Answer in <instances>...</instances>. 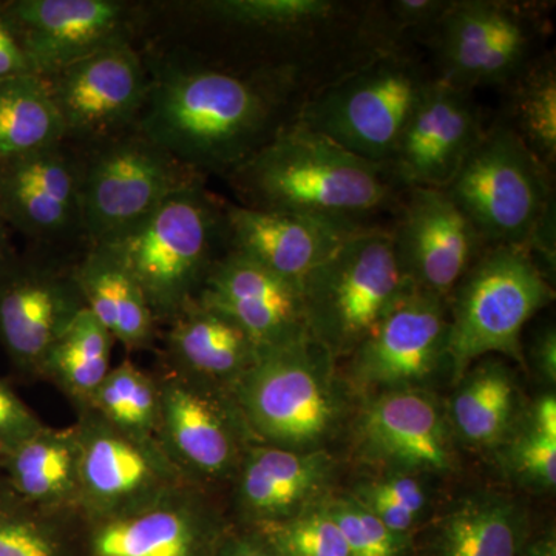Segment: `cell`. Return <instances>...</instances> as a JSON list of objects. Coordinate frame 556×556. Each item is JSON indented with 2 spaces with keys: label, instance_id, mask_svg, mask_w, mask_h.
Returning <instances> with one entry per match:
<instances>
[{
  "label": "cell",
  "instance_id": "17",
  "mask_svg": "<svg viewBox=\"0 0 556 556\" xmlns=\"http://www.w3.org/2000/svg\"><path fill=\"white\" fill-rule=\"evenodd\" d=\"M390 225L402 269L416 288L447 300L486 244L444 189L409 188Z\"/></svg>",
  "mask_w": 556,
  "mask_h": 556
},
{
  "label": "cell",
  "instance_id": "45",
  "mask_svg": "<svg viewBox=\"0 0 556 556\" xmlns=\"http://www.w3.org/2000/svg\"><path fill=\"white\" fill-rule=\"evenodd\" d=\"M214 556H280L249 529L232 526Z\"/></svg>",
  "mask_w": 556,
  "mask_h": 556
},
{
  "label": "cell",
  "instance_id": "24",
  "mask_svg": "<svg viewBox=\"0 0 556 556\" xmlns=\"http://www.w3.org/2000/svg\"><path fill=\"white\" fill-rule=\"evenodd\" d=\"M329 470L331 460L320 450L298 452L251 442L230 482L236 527L254 529L308 510Z\"/></svg>",
  "mask_w": 556,
  "mask_h": 556
},
{
  "label": "cell",
  "instance_id": "7",
  "mask_svg": "<svg viewBox=\"0 0 556 556\" xmlns=\"http://www.w3.org/2000/svg\"><path fill=\"white\" fill-rule=\"evenodd\" d=\"M413 288L390 225L357 230L303 281L311 338L329 354L354 353Z\"/></svg>",
  "mask_w": 556,
  "mask_h": 556
},
{
  "label": "cell",
  "instance_id": "12",
  "mask_svg": "<svg viewBox=\"0 0 556 556\" xmlns=\"http://www.w3.org/2000/svg\"><path fill=\"white\" fill-rule=\"evenodd\" d=\"M84 309L76 262L16 251L0 266V346L27 382L39 380L51 345Z\"/></svg>",
  "mask_w": 556,
  "mask_h": 556
},
{
  "label": "cell",
  "instance_id": "32",
  "mask_svg": "<svg viewBox=\"0 0 556 556\" xmlns=\"http://www.w3.org/2000/svg\"><path fill=\"white\" fill-rule=\"evenodd\" d=\"M65 141L46 79L24 75L0 80V166Z\"/></svg>",
  "mask_w": 556,
  "mask_h": 556
},
{
  "label": "cell",
  "instance_id": "38",
  "mask_svg": "<svg viewBox=\"0 0 556 556\" xmlns=\"http://www.w3.org/2000/svg\"><path fill=\"white\" fill-rule=\"evenodd\" d=\"M334 519L353 556H408L412 536L399 535L356 497H339L321 504Z\"/></svg>",
  "mask_w": 556,
  "mask_h": 556
},
{
  "label": "cell",
  "instance_id": "33",
  "mask_svg": "<svg viewBox=\"0 0 556 556\" xmlns=\"http://www.w3.org/2000/svg\"><path fill=\"white\" fill-rule=\"evenodd\" d=\"M83 521L33 506L0 475V556H84Z\"/></svg>",
  "mask_w": 556,
  "mask_h": 556
},
{
  "label": "cell",
  "instance_id": "42",
  "mask_svg": "<svg viewBox=\"0 0 556 556\" xmlns=\"http://www.w3.org/2000/svg\"><path fill=\"white\" fill-rule=\"evenodd\" d=\"M24 75L36 73L22 47L16 28L3 9V2H0V80Z\"/></svg>",
  "mask_w": 556,
  "mask_h": 556
},
{
  "label": "cell",
  "instance_id": "18",
  "mask_svg": "<svg viewBox=\"0 0 556 556\" xmlns=\"http://www.w3.org/2000/svg\"><path fill=\"white\" fill-rule=\"evenodd\" d=\"M485 127L473 91L437 78L399 138L387 169L402 189H445Z\"/></svg>",
  "mask_w": 556,
  "mask_h": 556
},
{
  "label": "cell",
  "instance_id": "11",
  "mask_svg": "<svg viewBox=\"0 0 556 556\" xmlns=\"http://www.w3.org/2000/svg\"><path fill=\"white\" fill-rule=\"evenodd\" d=\"M200 177L138 130L100 142L93 155L83 161V236L89 247L108 243Z\"/></svg>",
  "mask_w": 556,
  "mask_h": 556
},
{
  "label": "cell",
  "instance_id": "39",
  "mask_svg": "<svg viewBox=\"0 0 556 556\" xmlns=\"http://www.w3.org/2000/svg\"><path fill=\"white\" fill-rule=\"evenodd\" d=\"M353 496L388 529L405 536H412L427 506L426 489L408 473L361 485Z\"/></svg>",
  "mask_w": 556,
  "mask_h": 556
},
{
  "label": "cell",
  "instance_id": "47",
  "mask_svg": "<svg viewBox=\"0 0 556 556\" xmlns=\"http://www.w3.org/2000/svg\"><path fill=\"white\" fill-rule=\"evenodd\" d=\"M521 556H556L555 529H548L533 540H527Z\"/></svg>",
  "mask_w": 556,
  "mask_h": 556
},
{
  "label": "cell",
  "instance_id": "48",
  "mask_svg": "<svg viewBox=\"0 0 556 556\" xmlns=\"http://www.w3.org/2000/svg\"><path fill=\"white\" fill-rule=\"evenodd\" d=\"M10 232L9 225L0 217V266L16 252V249L11 244Z\"/></svg>",
  "mask_w": 556,
  "mask_h": 556
},
{
  "label": "cell",
  "instance_id": "6",
  "mask_svg": "<svg viewBox=\"0 0 556 556\" xmlns=\"http://www.w3.org/2000/svg\"><path fill=\"white\" fill-rule=\"evenodd\" d=\"M554 298L551 278L525 244L485 247L448 299L447 365L455 382L486 354L525 364L522 331Z\"/></svg>",
  "mask_w": 556,
  "mask_h": 556
},
{
  "label": "cell",
  "instance_id": "23",
  "mask_svg": "<svg viewBox=\"0 0 556 556\" xmlns=\"http://www.w3.org/2000/svg\"><path fill=\"white\" fill-rule=\"evenodd\" d=\"M223 228L226 251L254 260L302 288L343 241L369 226L225 203Z\"/></svg>",
  "mask_w": 556,
  "mask_h": 556
},
{
  "label": "cell",
  "instance_id": "5",
  "mask_svg": "<svg viewBox=\"0 0 556 556\" xmlns=\"http://www.w3.org/2000/svg\"><path fill=\"white\" fill-rule=\"evenodd\" d=\"M434 79L430 61L419 51H380L309 97L300 109L298 123L358 159L387 167Z\"/></svg>",
  "mask_w": 556,
  "mask_h": 556
},
{
  "label": "cell",
  "instance_id": "4",
  "mask_svg": "<svg viewBox=\"0 0 556 556\" xmlns=\"http://www.w3.org/2000/svg\"><path fill=\"white\" fill-rule=\"evenodd\" d=\"M225 203L192 179L152 214L102 243L137 280L159 325L199 299L208 269L225 251Z\"/></svg>",
  "mask_w": 556,
  "mask_h": 556
},
{
  "label": "cell",
  "instance_id": "16",
  "mask_svg": "<svg viewBox=\"0 0 556 556\" xmlns=\"http://www.w3.org/2000/svg\"><path fill=\"white\" fill-rule=\"evenodd\" d=\"M46 80L67 139L97 142L135 129L150 86L130 40L97 51Z\"/></svg>",
  "mask_w": 556,
  "mask_h": 556
},
{
  "label": "cell",
  "instance_id": "9",
  "mask_svg": "<svg viewBox=\"0 0 556 556\" xmlns=\"http://www.w3.org/2000/svg\"><path fill=\"white\" fill-rule=\"evenodd\" d=\"M329 356L313 338L258 351L230 393L252 441L311 452L328 437L338 420Z\"/></svg>",
  "mask_w": 556,
  "mask_h": 556
},
{
  "label": "cell",
  "instance_id": "3",
  "mask_svg": "<svg viewBox=\"0 0 556 556\" xmlns=\"http://www.w3.org/2000/svg\"><path fill=\"white\" fill-rule=\"evenodd\" d=\"M228 179L241 206L306 217L382 225L404 189L386 166L340 148L295 121L237 167Z\"/></svg>",
  "mask_w": 556,
  "mask_h": 556
},
{
  "label": "cell",
  "instance_id": "8",
  "mask_svg": "<svg viewBox=\"0 0 556 556\" xmlns=\"http://www.w3.org/2000/svg\"><path fill=\"white\" fill-rule=\"evenodd\" d=\"M548 3L453 0L428 42L434 76L457 89H506L543 56Z\"/></svg>",
  "mask_w": 556,
  "mask_h": 556
},
{
  "label": "cell",
  "instance_id": "10",
  "mask_svg": "<svg viewBox=\"0 0 556 556\" xmlns=\"http://www.w3.org/2000/svg\"><path fill=\"white\" fill-rule=\"evenodd\" d=\"M554 175L497 116L444 190L486 247H526L555 200Z\"/></svg>",
  "mask_w": 556,
  "mask_h": 556
},
{
  "label": "cell",
  "instance_id": "31",
  "mask_svg": "<svg viewBox=\"0 0 556 556\" xmlns=\"http://www.w3.org/2000/svg\"><path fill=\"white\" fill-rule=\"evenodd\" d=\"M115 340L89 309L78 317L51 345L39 369V380L58 388L70 405L80 412L112 369Z\"/></svg>",
  "mask_w": 556,
  "mask_h": 556
},
{
  "label": "cell",
  "instance_id": "22",
  "mask_svg": "<svg viewBox=\"0 0 556 556\" xmlns=\"http://www.w3.org/2000/svg\"><path fill=\"white\" fill-rule=\"evenodd\" d=\"M199 300L236 321L258 351L311 338L302 288L237 252L215 260Z\"/></svg>",
  "mask_w": 556,
  "mask_h": 556
},
{
  "label": "cell",
  "instance_id": "30",
  "mask_svg": "<svg viewBox=\"0 0 556 556\" xmlns=\"http://www.w3.org/2000/svg\"><path fill=\"white\" fill-rule=\"evenodd\" d=\"M457 383L450 416L460 439L481 448L506 442L514 427L518 396L510 369L490 358L468 369Z\"/></svg>",
  "mask_w": 556,
  "mask_h": 556
},
{
  "label": "cell",
  "instance_id": "36",
  "mask_svg": "<svg viewBox=\"0 0 556 556\" xmlns=\"http://www.w3.org/2000/svg\"><path fill=\"white\" fill-rule=\"evenodd\" d=\"M249 530L280 556H353L334 519L321 504L285 521Z\"/></svg>",
  "mask_w": 556,
  "mask_h": 556
},
{
  "label": "cell",
  "instance_id": "19",
  "mask_svg": "<svg viewBox=\"0 0 556 556\" xmlns=\"http://www.w3.org/2000/svg\"><path fill=\"white\" fill-rule=\"evenodd\" d=\"M448 302L413 288L354 350V378L383 391L415 390L447 364Z\"/></svg>",
  "mask_w": 556,
  "mask_h": 556
},
{
  "label": "cell",
  "instance_id": "26",
  "mask_svg": "<svg viewBox=\"0 0 556 556\" xmlns=\"http://www.w3.org/2000/svg\"><path fill=\"white\" fill-rule=\"evenodd\" d=\"M361 441L365 453L399 473L452 467L444 417L433 399L416 390L379 394L362 417Z\"/></svg>",
  "mask_w": 556,
  "mask_h": 556
},
{
  "label": "cell",
  "instance_id": "44",
  "mask_svg": "<svg viewBox=\"0 0 556 556\" xmlns=\"http://www.w3.org/2000/svg\"><path fill=\"white\" fill-rule=\"evenodd\" d=\"M530 361L538 375L548 383L556 382V331L554 324L544 325L533 336L530 343Z\"/></svg>",
  "mask_w": 556,
  "mask_h": 556
},
{
  "label": "cell",
  "instance_id": "40",
  "mask_svg": "<svg viewBox=\"0 0 556 556\" xmlns=\"http://www.w3.org/2000/svg\"><path fill=\"white\" fill-rule=\"evenodd\" d=\"M506 467L526 485L554 490L556 484V439L530 430L511 439L504 453Z\"/></svg>",
  "mask_w": 556,
  "mask_h": 556
},
{
  "label": "cell",
  "instance_id": "1",
  "mask_svg": "<svg viewBox=\"0 0 556 556\" xmlns=\"http://www.w3.org/2000/svg\"><path fill=\"white\" fill-rule=\"evenodd\" d=\"M305 98L208 62L163 65L135 130L186 169L228 177L298 121Z\"/></svg>",
  "mask_w": 556,
  "mask_h": 556
},
{
  "label": "cell",
  "instance_id": "29",
  "mask_svg": "<svg viewBox=\"0 0 556 556\" xmlns=\"http://www.w3.org/2000/svg\"><path fill=\"white\" fill-rule=\"evenodd\" d=\"M526 543L525 510L506 496L482 495L439 522L428 556H521Z\"/></svg>",
  "mask_w": 556,
  "mask_h": 556
},
{
  "label": "cell",
  "instance_id": "41",
  "mask_svg": "<svg viewBox=\"0 0 556 556\" xmlns=\"http://www.w3.org/2000/svg\"><path fill=\"white\" fill-rule=\"evenodd\" d=\"M43 426L46 422L22 401L13 387L0 379V460L38 433Z\"/></svg>",
  "mask_w": 556,
  "mask_h": 556
},
{
  "label": "cell",
  "instance_id": "21",
  "mask_svg": "<svg viewBox=\"0 0 556 556\" xmlns=\"http://www.w3.org/2000/svg\"><path fill=\"white\" fill-rule=\"evenodd\" d=\"M83 160L67 146L40 150L0 166V217L40 248L83 233Z\"/></svg>",
  "mask_w": 556,
  "mask_h": 556
},
{
  "label": "cell",
  "instance_id": "35",
  "mask_svg": "<svg viewBox=\"0 0 556 556\" xmlns=\"http://www.w3.org/2000/svg\"><path fill=\"white\" fill-rule=\"evenodd\" d=\"M84 409H91L110 427L127 437L159 444V375L139 368L130 358L110 369Z\"/></svg>",
  "mask_w": 556,
  "mask_h": 556
},
{
  "label": "cell",
  "instance_id": "27",
  "mask_svg": "<svg viewBox=\"0 0 556 556\" xmlns=\"http://www.w3.org/2000/svg\"><path fill=\"white\" fill-rule=\"evenodd\" d=\"M76 278L86 308L127 353L152 350L159 321L126 266L110 249L91 244L76 262Z\"/></svg>",
  "mask_w": 556,
  "mask_h": 556
},
{
  "label": "cell",
  "instance_id": "34",
  "mask_svg": "<svg viewBox=\"0 0 556 556\" xmlns=\"http://www.w3.org/2000/svg\"><path fill=\"white\" fill-rule=\"evenodd\" d=\"M504 90L500 118L552 174L556 167V61L547 50Z\"/></svg>",
  "mask_w": 556,
  "mask_h": 556
},
{
  "label": "cell",
  "instance_id": "15",
  "mask_svg": "<svg viewBox=\"0 0 556 556\" xmlns=\"http://www.w3.org/2000/svg\"><path fill=\"white\" fill-rule=\"evenodd\" d=\"M76 415L84 519L115 517L190 482L160 444L121 433L91 409H80Z\"/></svg>",
  "mask_w": 556,
  "mask_h": 556
},
{
  "label": "cell",
  "instance_id": "28",
  "mask_svg": "<svg viewBox=\"0 0 556 556\" xmlns=\"http://www.w3.org/2000/svg\"><path fill=\"white\" fill-rule=\"evenodd\" d=\"M0 475L33 506L80 514L78 428L46 424L0 460Z\"/></svg>",
  "mask_w": 556,
  "mask_h": 556
},
{
  "label": "cell",
  "instance_id": "37",
  "mask_svg": "<svg viewBox=\"0 0 556 556\" xmlns=\"http://www.w3.org/2000/svg\"><path fill=\"white\" fill-rule=\"evenodd\" d=\"M453 0H382L371 5L375 35L386 50L428 46Z\"/></svg>",
  "mask_w": 556,
  "mask_h": 556
},
{
  "label": "cell",
  "instance_id": "25",
  "mask_svg": "<svg viewBox=\"0 0 556 556\" xmlns=\"http://www.w3.org/2000/svg\"><path fill=\"white\" fill-rule=\"evenodd\" d=\"M166 327L163 371L217 393L230 396L258 356L236 321L199 299Z\"/></svg>",
  "mask_w": 556,
  "mask_h": 556
},
{
  "label": "cell",
  "instance_id": "43",
  "mask_svg": "<svg viewBox=\"0 0 556 556\" xmlns=\"http://www.w3.org/2000/svg\"><path fill=\"white\" fill-rule=\"evenodd\" d=\"M555 200L538 219L527 240L526 248L536 265L548 278H554L556 266V212Z\"/></svg>",
  "mask_w": 556,
  "mask_h": 556
},
{
  "label": "cell",
  "instance_id": "46",
  "mask_svg": "<svg viewBox=\"0 0 556 556\" xmlns=\"http://www.w3.org/2000/svg\"><path fill=\"white\" fill-rule=\"evenodd\" d=\"M527 427L544 437L556 439V399L555 394H544L532 405Z\"/></svg>",
  "mask_w": 556,
  "mask_h": 556
},
{
  "label": "cell",
  "instance_id": "2",
  "mask_svg": "<svg viewBox=\"0 0 556 556\" xmlns=\"http://www.w3.org/2000/svg\"><path fill=\"white\" fill-rule=\"evenodd\" d=\"M372 0H206L193 10L228 39L217 67L277 84L305 98L386 51ZM211 64V62H208Z\"/></svg>",
  "mask_w": 556,
  "mask_h": 556
},
{
  "label": "cell",
  "instance_id": "20",
  "mask_svg": "<svg viewBox=\"0 0 556 556\" xmlns=\"http://www.w3.org/2000/svg\"><path fill=\"white\" fill-rule=\"evenodd\" d=\"M33 70L47 79L97 51L129 42L131 10L118 0L3 2Z\"/></svg>",
  "mask_w": 556,
  "mask_h": 556
},
{
  "label": "cell",
  "instance_id": "14",
  "mask_svg": "<svg viewBox=\"0 0 556 556\" xmlns=\"http://www.w3.org/2000/svg\"><path fill=\"white\" fill-rule=\"evenodd\" d=\"M156 375L160 447L192 484L215 492V485L232 482L244 448L254 442L232 397L170 372Z\"/></svg>",
  "mask_w": 556,
  "mask_h": 556
},
{
  "label": "cell",
  "instance_id": "13",
  "mask_svg": "<svg viewBox=\"0 0 556 556\" xmlns=\"http://www.w3.org/2000/svg\"><path fill=\"white\" fill-rule=\"evenodd\" d=\"M230 527L215 492L186 482L134 510L84 519L83 554L214 556Z\"/></svg>",
  "mask_w": 556,
  "mask_h": 556
}]
</instances>
